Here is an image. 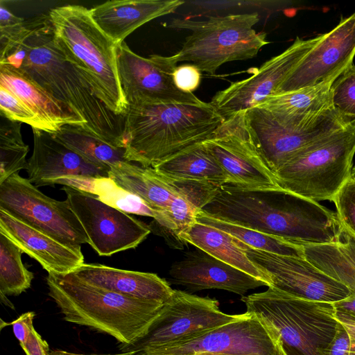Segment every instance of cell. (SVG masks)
<instances>
[{
	"label": "cell",
	"instance_id": "18",
	"mask_svg": "<svg viewBox=\"0 0 355 355\" xmlns=\"http://www.w3.org/2000/svg\"><path fill=\"white\" fill-rule=\"evenodd\" d=\"M355 56V13L342 19L300 60L275 94L334 82L353 64Z\"/></svg>",
	"mask_w": 355,
	"mask_h": 355
},
{
	"label": "cell",
	"instance_id": "29",
	"mask_svg": "<svg viewBox=\"0 0 355 355\" xmlns=\"http://www.w3.org/2000/svg\"><path fill=\"white\" fill-rule=\"evenodd\" d=\"M304 258L355 294V236L343 228L336 243L302 245Z\"/></svg>",
	"mask_w": 355,
	"mask_h": 355
},
{
	"label": "cell",
	"instance_id": "11",
	"mask_svg": "<svg viewBox=\"0 0 355 355\" xmlns=\"http://www.w3.org/2000/svg\"><path fill=\"white\" fill-rule=\"evenodd\" d=\"M0 208L62 243H88L83 226L66 200L48 197L18 173L0 184Z\"/></svg>",
	"mask_w": 355,
	"mask_h": 355
},
{
	"label": "cell",
	"instance_id": "36",
	"mask_svg": "<svg viewBox=\"0 0 355 355\" xmlns=\"http://www.w3.org/2000/svg\"><path fill=\"white\" fill-rule=\"evenodd\" d=\"M34 312H26L8 324L12 325L15 336L26 355H50L47 342L34 328Z\"/></svg>",
	"mask_w": 355,
	"mask_h": 355
},
{
	"label": "cell",
	"instance_id": "23",
	"mask_svg": "<svg viewBox=\"0 0 355 355\" xmlns=\"http://www.w3.org/2000/svg\"><path fill=\"white\" fill-rule=\"evenodd\" d=\"M109 177L125 190L143 199L153 209L169 216L173 200L192 189L191 181L170 178L159 174L153 167L137 166L126 161L111 165Z\"/></svg>",
	"mask_w": 355,
	"mask_h": 355
},
{
	"label": "cell",
	"instance_id": "25",
	"mask_svg": "<svg viewBox=\"0 0 355 355\" xmlns=\"http://www.w3.org/2000/svg\"><path fill=\"white\" fill-rule=\"evenodd\" d=\"M0 86L15 94L31 110L43 131L53 134L67 124L85 128L84 121L68 107L9 64H0Z\"/></svg>",
	"mask_w": 355,
	"mask_h": 355
},
{
	"label": "cell",
	"instance_id": "9",
	"mask_svg": "<svg viewBox=\"0 0 355 355\" xmlns=\"http://www.w3.org/2000/svg\"><path fill=\"white\" fill-rule=\"evenodd\" d=\"M140 352L149 355H287L278 334L248 311L237 320Z\"/></svg>",
	"mask_w": 355,
	"mask_h": 355
},
{
	"label": "cell",
	"instance_id": "17",
	"mask_svg": "<svg viewBox=\"0 0 355 355\" xmlns=\"http://www.w3.org/2000/svg\"><path fill=\"white\" fill-rule=\"evenodd\" d=\"M322 35L294 42L280 54L264 62L252 76L232 83L218 92L211 104L225 119L254 107L272 96L304 55L321 40Z\"/></svg>",
	"mask_w": 355,
	"mask_h": 355
},
{
	"label": "cell",
	"instance_id": "28",
	"mask_svg": "<svg viewBox=\"0 0 355 355\" xmlns=\"http://www.w3.org/2000/svg\"><path fill=\"white\" fill-rule=\"evenodd\" d=\"M170 178L203 182L221 186L227 178L204 142L192 146L153 166Z\"/></svg>",
	"mask_w": 355,
	"mask_h": 355
},
{
	"label": "cell",
	"instance_id": "35",
	"mask_svg": "<svg viewBox=\"0 0 355 355\" xmlns=\"http://www.w3.org/2000/svg\"><path fill=\"white\" fill-rule=\"evenodd\" d=\"M330 103L345 126L355 128V65L352 64L332 83Z\"/></svg>",
	"mask_w": 355,
	"mask_h": 355
},
{
	"label": "cell",
	"instance_id": "19",
	"mask_svg": "<svg viewBox=\"0 0 355 355\" xmlns=\"http://www.w3.org/2000/svg\"><path fill=\"white\" fill-rule=\"evenodd\" d=\"M32 130L34 146L26 171L28 179L37 187L54 185L62 178L109 177L110 168L87 160L50 132Z\"/></svg>",
	"mask_w": 355,
	"mask_h": 355
},
{
	"label": "cell",
	"instance_id": "15",
	"mask_svg": "<svg viewBox=\"0 0 355 355\" xmlns=\"http://www.w3.org/2000/svg\"><path fill=\"white\" fill-rule=\"evenodd\" d=\"M233 239L250 260L270 278V286L297 297L328 303L343 300L352 295L346 286L305 258L254 249Z\"/></svg>",
	"mask_w": 355,
	"mask_h": 355
},
{
	"label": "cell",
	"instance_id": "10",
	"mask_svg": "<svg viewBox=\"0 0 355 355\" xmlns=\"http://www.w3.org/2000/svg\"><path fill=\"white\" fill-rule=\"evenodd\" d=\"M242 112L252 140L275 174L304 148L347 128L331 107L300 125L282 123L259 106Z\"/></svg>",
	"mask_w": 355,
	"mask_h": 355
},
{
	"label": "cell",
	"instance_id": "47",
	"mask_svg": "<svg viewBox=\"0 0 355 355\" xmlns=\"http://www.w3.org/2000/svg\"><path fill=\"white\" fill-rule=\"evenodd\" d=\"M137 354H137V355H149V354H147L144 353V352H139V353H137Z\"/></svg>",
	"mask_w": 355,
	"mask_h": 355
},
{
	"label": "cell",
	"instance_id": "13",
	"mask_svg": "<svg viewBox=\"0 0 355 355\" xmlns=\"http://www.w3.org/2000/svg\"><path fill=\"white\" fill-rule=\"evenodd\" d=\"M204 143L223 169L228 184L247 189H282L252 140L242 112L225 119Z\"/></svg>",
	"mask_w": 355,
	"mask_h": 355
},
{
	"label": "cell",
	"instance_id": "33",
	"mask_svg": "<svg viewBox=\"0 0 355 355\" xmlns=\"http://www.w3.org/2000/svg\"><path fill=\"white\" fill-rule=\"evenodd\" d=\"M23 252L0 233V293L19 295L30 288L34 277L24 265Z\"/></svg>",
	"mask_w": 355,
	"mask_h": 355
},
{
	"label": "cell",
	"instance_id": "20",
	"mask_svg": "<svg viewBox=\"0 0 355 355\" xmlns=\"http://www.w3.org/2000/svg\"><path fill=\"white\" fill-rule=\"evenodd\" d=\"M169 275L173 284L191 291L222 289L243 295L250 290L268 286L265 282L200 250L189 252L174 263Z\"/></svg>",
	"mask_w": 355,
	"mask_h": 355
},
{
	"label": "cell",
	"instance_id": "21",
	"mask_svg": "<svg viewBox=\"0 0 355 355\" xmlns=\"http://www.w3.org/2000/svg\"><path fill=\"white\" fill-rule=\"evenodd\" d=\"M0 233L48 272L68 274L84 263L80 245L62 243L0 208Z\"/></svg>",
	"mask_w": 355,
	"mask_h": 355
},
{
	"label": "cell",
	"instance_id": "24",
	"mask_svg": "<svg viewBox=\"0 0 355 355\" xmlns=\"http://www.w3.org/2000/svg\"><path fill=\"white\" fill-rule=\"evenodd\" d=\"M73 274L87 284L125 296L164 303L174 289L157 275L99 263H83Z\"/></svg>",
	"mask_w": 355,
	"mask_h": 355
},
{
	"label": "cell",
	"instance_id": "1",
	"mask_svg": "<svg viewBox=\"0 0 355 355\" xmlns=\"http://www.w3.org/2000/svg\"><path fill=\"white\" fill-rule=\"evenodd\" d=\"M28 21V31L3 55L9 64L68 107L85 122L84 129L112 146L123 148L124 116L114 114L100 100L65 57L54 36L49 15Z\"/></svg>",
	"mask_w": 355,
	"mask_h": 355
},
{
	"label": "cell",
	"instance_id": "37",
	"mask_svg": "<svg viewBox=\"0 0 355 355\" xmlns=\"http://www.w3.org/2000/svg\"><path fill=\"white\" fill-rule=\"evenodd\" d=\"M28 31V21L12 14L0 3V55H3L16 44Z\"/></svg>",
	"mask_w": 355,
	"mask_h": 355
},
{
	"label": "cell",
	"instance_id": "4",
	"mask_svg": "<svg viewBox=\"0 0 355 355\" xmlns=\"http://www.w3.org/2000/svg\"><path fill=\"white\" fill-rule=\"evenodd\" d=\"M46 280L65 321L108 334L127 347L148 335L164 304L96 287L72 272H48Z\"/></svg>",
	"mask_w": 355,
	"mask_h": 355
},
{
	"label": "cell",
	"instance_id": "38",
	"mask_svg": "<svg viewBox=\"0 0 355 355\" xmlns=\"http://www.w3.org/2000/svg\"><path fill=\"white\" fill-rule=\"evenodd\" d=\"M0 114L7 119L43 130V127L31 110L15 94L0 86Z\"/></svg>",
	"mask_w": 355,
	"mask_h": 355
},
{
	"label": "cell",
	"instance_id": "7",
	"mask_svg": "<svg viewBox=\"0 0 355 355\" xmlns=\"http://www.w3.org/2000/svg\"><path fill=\"white\" fill-rule=\"evenodd\" d=\"M259 20L257 12L211 16L204 20L173 19L169 27L191 34L168 58L175 65L191 62L201 72L209 74L225 63L253 58L269 43L266 33L253 28Z\"/></svg>",
	"mask_w": 355,
	"mask_h": 355
},
{
	"label": "cell",
	"instance_id": "12",
	"mask_svg": "<svg viewBox=\"0 0 355 355\" xmlns=\"http://www.w3.org/2000/svg\"><path fill=\"white\" fill-rule=\"evenodd\" d=\"M66 201L99 256L135 248L151 232L148 225L90 193L63 186Z\"/></svg>",
	"mask_w": 355,
	"mask_h": 355
},
{
	"label": "cell",
	"instance_id": "48",
	"mask_svg": "<svg viewBox=\"0 0 355 355\" xmlns=\"http://www.w3.org/2000/svg\"><path fill=\"white\" fill-rule=\"evenodd\" d=\"M200 355H234V354H200Z\"/></svg>",
	"mask_w": 355,
	"mask_h": 355
},
{
	"label": "cell",
	"instance_id": "43",
	"mask_svg": "<svg viewBox=\"0 0 355 355\" xmlns=\"http://www.w3.org/2000/svg\"><path fill=\"white\" fill-rule=\"evenodd\" d=\"M336 310L355 315V294H352L348 297L333 303Z\"/></svg>",
	"mask_w": 355,
	"mask_h": 355
},
{
	"label": "cell",
	"instance_id": "3",
	"mask_svg": "<svg viewBox=\"0 0 355 355\" xmlns=\"http://www.w3.org/2000/svg\"><path fill=\"white\" fill-rule=\"evenodd\" d=\"M225 119L211 103H137L124 116L125 159L144 167L210 139Z\"/></svg>",
	"mask_w": 355,
	"mask_h": 355
},
{
	"label": "cell",
	"instance_id": "5",
	"mask_svg": "<svg viewBox=\"0 0 355 355\" xmlns=\"http://www.w3.org/2000/svg\"><path fill=\"white\" fill-rule=\"evenodd\" d=\"M49 17L55 41L67 60L85 78L96 96L115 114L128 108L117 67L116 44L80 5L51 8Z\"/></svg>",
	"mask_w": 355,
	"mask_h": 355
},
{
	"label": "cell",
	"instance_id": "41",
	"mask_svg": "<svg viewBox=\"0 0 355 355\" xmlns=\"http://www.w3.org/2000/svg\"><path fill=\"white\" fill-rule=\"evenodd\" d=\"M351 338L345 329L338 322L336 331L324 355H349Z\"/></svg>",
	"mask_w": 355,
	"mask_h": 355
},
{
	"label": "cell",
	"instance_id": "22",
	"mask_svg": "<svg viewBox=\"0 0 355 355\" xmlns=\"http://www.w3.org/2000/svg\"><path fill=\"white\" fill-rule=\"evenodd\" d=\"M184 3L181 0H114L89 9L98 27L115 44L144 24L175 10Z\"/></svg>",
	"mask_w": 355,
	"mask_h": 355
},
{
	"label": "cell",
	"instance_id": "34",
	"mask_svg": "<svg viewBox=\"0 0 355 355\" xmlns=\"http://www.w3.org/2000/svg\"><path fill=\"white\" fill-rule=\"evenodd\" d=\"M0 184L12 175L28 167L29 147L23 141L21 123L0 114Z\"/></svg>",
	"mask_w": 355,
	"mask_h": 355
},
{
	"label": "cell",
	"instance_id": "32",
	"mask_svg": "<svg viewBox=\"0 0 355 355\" xmlns=\"http://www.w3.org/2000/svg\"><path fill=\"white\" fill-rule=\"evenodd\" d=\"M196 221L218 228L254 249L280 255L304 258L302 245L295 244L259 231L212 218L201 210L196 216Z\"/></svg>",
	"mask_w": 355,
	"mask_h": 355
},
{
	"label": "cell",
	"instance_id": "27",
	"mask_svg": "<svg viewBox=\"0 0 355 355\" xmlns=\"http://www.w3.org/2000/svg\"><path fill=\"white\" fill-rule=\"evenodd\" d=\"M332 83L272 95L257 106L269 111L282 123L303 124L331 107Z\"/></svg>",
	"mask_w": 355,
	"mask_h": 355
},
{
	"label": "cell",
	"instance_id": "16",
	"mask_svg": "<svg viewBox=\"0 0 355 355\" xmlns=\"http://www.w3.org/2000/svg\"><path fill=\"white\" fill-rule=\"evenodd\" d=\"M244 313L230 315L219 308L218 300L174 290L142 340L130 350L138 353L178 340L189 335L237 320Z\"/></svg>",
	"mask_w": 355,
	"mask_h": 355
},
{
	"label": "cell",
	"instance_id": "6",
	"mask_svg": "<svg viewBox=\"0 0 355 355\" xmlns=\"http://www.w3.org/2000/svg\"><path fill=\"white\" fill-rule=\"evenodd\" d=\"M247 311L279 335L287 355H324L338 322L333 303L297 297L275 287L244 296Z\"/></svg>",
	"mask_w": 355,
	"mask_h": 355
},
{
	"label": "cell",
	"instance_id": "31",
	"mask_svg": "<svg viewBox=\"0 0 355 355\" xmlns=\"http://www.w3.org/2000/svg\"><path fill=\"white\" fill-rule=\"evenodd\" d=\"M53 135L71 149L96 165L110 168L114 164L125 161V148L110 145L89 133L81 125L67 124Z\"/></svg>",
	"mask_w": 355,
	"mask_h": 355
},
{
	"label": "cell",
	"instance_id": "40",
	"mask_svg": "<svg viewBox=\"0 0 355 355\" xmlns=\"http://www.w3.org/2000/svg\"><path fill=\"white\" fill-rule=\"evenodd\" d=\"M173 79L180 90L193 93L200 83L201 71L193 64L177 66L173 73Z\"/></svg>",
	"mask_w": 355,
	"mask_h": 355
},
{
	"label": "cell",
	"instance_id": "42",
	"mask_svg": "<svg viewBox=\"0 0 355 355\" xmlns=\"http://www.w3.org/2000/svg\"><path fill=\"white\" fill-rule=\"evenodd\" d=\"M335 319L345 329L350 338L355 341V315L336 311Z\"/></svg>",
	"mask_w": 355,
	"mask_h": 355
},
{
	"label": "cell",
	"instance_id": "39",
	"mask_svg": "<svg viewBox=\"0 0 355 355\" xmlns=\"http://www.w3.org/2000/svg\"><path fill=\"white\" fill-rule=\"evenodd\" d=\"M343 228L355 236V180L349 179L333 199Z\"/></svg>",
	"mask_w": 355,
	"mask_h": 355
},
{
	"label": "cell",
	"instance_id": "45",
	"mask_svg": "<svg viewBox=\"0 0 355 355\" xmlns=\"http://www.w3.org/2000/svg\"><path fill=\"white\" fill-rule=\"evenodd\" d=\"M349 355H355V341L351 339V346Z\"/></svg>",
	"mask_w": 355,
	"mask_h": 355
},
{
	"label": "cell",
	"instance_id": "46",
	"mask_svg": "<svg viewBox=\"0 0 355 355\" xmlns=\"http://www.w3.org/2000/svg\"><path fill=\"white\" fill-rule=\"evenodd\" d=\"M350 178L355 180V166L351 170Z\"/></svg>",
	"mask_w": 355,
	"mask_h": 355
},
{
	"label": "cell",
	"instance_id": "8",
	"mask_svg": "<svg viewBox=\"0 0 355 355\" xmlns=\"http://www.w3.org/2000/svg\"><path fill=\"white\" fill-rule=\"evenodd\" d=\"M355 153V128L347 127L293 155L275 173L284 190L320 201L334 198L349 179Z\"/></svg>",
	"mask_w": 355,
	"mask_h": 355
},
{
	"label": "cell",
	"instance_id": "30",
	"mask_svg": "<svg viewBox=\"0 0 355 355\" xmlns=\"http://www.w3.org/2000/svg\"><path fill=\"white\" fill-rule=\"evenodd\" d=\"M56 184L90 193L105 204L128 214L152 217L157 223H163L167 218L168 214L153 209L143 199L125 190L110 177L62 178Z\"/></svg>",
	"mask_w": 355,
	"mask_h": 355
},
{
	"label": "cell",
	"instance_id": "14",
	"mask_svg": "<svg viewBox=\"0 0 355 355\" xmlns=\"http://www.w3.org/2000/svg\"><path fill=\"white\" fill-rule=\"evenodd\" d=\"M117 67L122 90L128 105L137 103L200 105L204 101L175 85L177 67L168 56L146 58L134 53L123 41L116 44Z\"/></svg>",
	"mask_w": 355,
	"mask_h": 355
},
{
	"label": "cell",
	"instance_id": "2",
	"mask_svg": "<svg viewBox=\"0 0 355 355\" xmlns=\"http://www.w3.org/2000/svg\"><path fill=\"white\" fill-rule=\"evenodd\" d=\"M201 211L299 245L336 243L343 230L336 213L284 189H247L225 184Z\"/></svg>",
	"mask_w": 355,
	"mask_h": 355
},
{
	"label": "cell",
	"instance_id": "26",
	"mask_svg": "<svg viewBox=\"0 0 355 355\" xmlns=\"http://www.w3.org/2000/svg\"><path fill=\"white\" fill-rule=\"evenodd\" d=\"M184 244H191L214 258L271 286L270 278L257 268L227 233L209 225L194 222L178 234Z\"/></svg>",
	"mask_w": 355,
	"mask_h": 355
},
{
	"label": "cell",
	"instance_id": "44",
	"mask_svg": "<svg viewBox=\"0 0 355 355\" xmlns=\"http://www.w3.org/2000/svg\"><path fill=\"white\" fill-rule=\"evenodd\" d=\"M138 352L135 350H130L124 353L115 354H83L69 352L62 349H55L51 351L50 355H135Z\"/></svg>",
	"mask_w": 355,
	"mask_h": 355
}]
</instances>
